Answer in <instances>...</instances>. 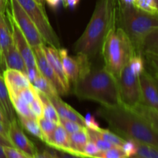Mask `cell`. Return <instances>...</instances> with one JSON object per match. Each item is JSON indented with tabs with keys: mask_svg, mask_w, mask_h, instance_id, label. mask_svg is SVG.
Masks as SVG:
<instances>
[{
	"mask_svg": "<svg viewBox=\"0 0 158 158\" xmlns=\"http://www.w3.org/2000/svg\"><path fill=\"white\" fill-rule=\"evenodd\" d=\"M97 114L104 119L115 134L124 140H132L158 148V132L130 108L120 104L101 106Z\"/></svg>",
	"mask_w": 158,
	"mask_h": 158,
	"instance_id": "6da1fadb",
	"label": "cell"
},
{
	"mask_svg": "<svg viewBox=\"0 0 158 158\" xmlns=\"http://www.w3.org/2000/svg\"><path fill=\"white\" fill-rule=\"evenodd\" d=\"M116 0H97L92 17L73 46L76 53L89 60L100 53L105 36L115 23Z\"/></svg>",
	"mask_w": 158,
	"mask_h": 158,
	"instance_id": "7a4b0ae2",
	"label": "cell"
},
{
	"mask_svg": "<svg viewBox=\"0 0 158 158\" xmlns=\"http://www.w3.org/2000/svg\"><path fill=\"white\" fill-rule=\"evenodd\" d=\"M73 94L81 100L96 101L104 106L121 104L117 79L104 66L92 68L73 84Z\"/></svg>",
	"mask_w": 158,
	"mask_h": 158,
	"instance_id": "3957f363",
	"label": "cell"
},
{
	"mask_svg": "<svg viewBox=\"0 0 158 158\" xmlns=\"http://www.w3.org/2000/svg\"><path fill=\"white\" fill-rule=\"evenodd\" d=\"M115 23L127 34L137 55L140 53L145 39L158 29L157 15L147 13L134 6H123L118 0H116Z\"/></svg>",
	"mask_w": 158,
	"mask_h": 158,
	"instance_id": "277c9868",
	"label": "cell"
},
{
	"mask_svg": "<svg viewBox=\"0 0 158 158\" xmlns=\"http://www.w3.org/2000/svg\"><path fill=\"white\" fill-rule=\"evenodd\" d=\"M100 53L104 62V67L116 79L131 57L137 55L127 34L116 23L105 36Z\"/></svg>",
	"mask_w": 158,
	"mask_h": 158,
	"instance_id": "5b68a950",
	"label": "cell"
},
{
	"mask_svg": "<svg viewBox=\"0 0 158 158\" xmlns=\"http://www.w3.org/2000/svg\"><path fill=\"white\" fill-rule=\"evenodd\" d=\"M26 13L32 19L46 45L56 49L61 48L60 39L51 26L44 6L39 5L35 0H16Z\"/></svg>",
	"mask_w": 158,
	"mask_h": 158,
	"instance_id": "8992f818",
	"label": "cell"
},
{
	"mask_svg": "<svg viewBox=\"0 0 158 158\" xmlns=\"http://www.w3.org/2000/svg\"><path fill=\"white\" fill-rule=\"evenodd\" d=\"M121 104L132 109L140 103L139 77L133 72L128 62L117 78Z\"/></svg>",
	"mask_w": 158,
	"mask_h": 158,
	"instance_id": "52a82bcc",
	"label": "cell"
},
{
	"mask_svg": "<svg viewBox=\"0 0 158 158\" xmlns=\"http://www.w3.org/2000/svg\"><path fill=\"white\" fill-rule=\"evenodd\" d=\"M8 9L32 49L46 44L36 26L16 0H9Z\"/></svg>",
	"mask_w": 158,
	"mask_h": 158,
	"instance_id": "ba28073f",
	"label": "cell"
},
{
	"mask_svg": "<svg viewBox=\"0 0 158 158\" xmlns=\"http://www.w3.org/2000/svg\"><path fill=\"white\" fill-rule=\"evenodd\" d=\"M6 15L8 19L9 25H10L11 31H12V40L15 47L19 52L22 58L23 59L26 64V69H32V68H37L36 63H35V56L33 54L32 48L28 43L27 40L25 38L23 34L19 29L18 26L16 25L15 22L12 19L9 9H6Z\"/></svg>",
	"mask_w": 158,
	"mask_h": 158,
	"instance_id": "9c48e42d",
	"label": "cell"
},
{
	"mask_svg": "<svg viewBox=\"0 0 158 158\" xmlns=\"http://www.w3.org/2000/svg\"><path fill=\"white\" fill-rule=\"evenodd\" d=\"M8 138L14 148L21 151L30 158L33 157L38 151L34 143L23 132L18 119L9 122L8 126Z\"/></svg>",
	"mask_w": 158,
	"mask_h": 158,
	"instance_id": "30bf717a",
	"label": "cell"
},
{
	"mask_svg": "<svg viewBox=\"0 0 158 158\" xmlns=\"http://www.w3.org/2000/svg\"><path fill=\"white\" fill-rule=\"evenodd\" d=\"M140 103L158 110L157 79L144 70L139 76Z\"/></svg>",
	"mask_w": 158,
	"mask_h": 158,
	"instance_id": "8fae6325",
	"label": "cell"
},
{
	"mask_svg": "<svg viewBox=\"0 0 158 158\" xmlns=\"http://www.w3.org/2000/svg\"><path fill=\"white\" fill-rule=\"evenodd\" d=\"M44 45V44H43ZM36 46V47L32 48L33 54L35 56V63H36V66L38 68L40 73L45 77L47 80H49L52 86L56 89L59 95H66V92L63 89L58 77H56V73H54L53 69H52L51 66L49 65V62L47 61L45 56L44 51H43V46Z\"/></svg>",
	"mask_w": 158,
	"mask_h": 158,
	"instance_id": "7c38bea8",
	"label": "cell"
},
{
	"mask_svg": "<svg viewBox=\"0 0 158 158\" xmlns=\"http://www.w3.org/2000/svg\"><path fill=\"white\" fill-rule=\"evenodd\" d=\"M43 48L46 60L49 62V65L53 69L56 77H58L64 91L66 94H68L70 91V84H69L64 70H63L61 58H60V53H59V49L46 44L43 45Z\"/></svg>",
	"mask_w": 158,
	"mask_h": 158,
	"instance_id": "4fadbf2b",
	"label": "cell"
},
{
	"mask_svg": "<svg viewBox=\"0 0 158 158\" xmlns=\"http://www.w3.org/2000/svg\"><path fill=\"white\" fill-rule=\"evenodd\" d=\"M2 77L8 91L15 94H18L21 89L32 86L26 74L16 69H6L2 72Z\"/></svg>",
	"mask_w": 158,
	"mask_h": 158,
	"instance_id": "5bb4252c",
	"label": "cell"
},
{
	"mask_svg": "<svg viewBox=\"0 0 158 158\" xmlns=\"http://www.w3.org/2000/svg\"><path fill=\"white\" fill-rule=\"evenodd\" d=\"M48 98L49 99V100L52 103V105L55 106L60 118L71 120V121H73L79 123L82 127H85L84 117L81 114H79L77 111H76L73 108L71 107L69 105L65 103L60 98V96H57V97H48Z\"/></svg>",
	"mask_w": 158,
	"mask_h": 158,
	"instance_id": "9a60e30c",
	"label": "cell"
},
{
	"mask_svg": "<svg viewBox=\"0 0 158 158\" xmlns=\"http://www.w3.org/2000/svg\"><path fill=\"white\" fill-rule=\"evenodd\" d=\"M63 70L66 76L69 84H73L77 81L80 77V65L77 56H69L67 49L60 48L59 49Z\"/></svg>",
	"mask_w": 158,
	"mask_h": 158,
	"instance_id": "2e32d148",
	"label": "cell"
},
{
	"mask_svg": "<svg viewBox=\"0 0 158 158\" xmlns=\"http://www.w3.org/2000/svg\"><path fill=\"white\" fill-rule=\"evenodd\" d=\"M47 146L52 149L72 154V150L69 146V134L60 123L57 125L52 134V140Z\"/></svg>",
	"mask_w": 158,
	"mask_h": 158,
	"instance_id": "e0dca14e",
	"label": "cell"
},
{
	"mask_svg": "<svg viewBox=\"0 0 158 158\" xmlns=\"http://www.w3.org/2000/svg\"><path fill=\"white\" fill-rule=\"evenodd\" d=\"M6 69H16L26 74V66L23 59L13 44L11 45L3 57Z\"/></svg>",
	"mask_w": 158,
	"mask_h": 158,
	"instance_id": "ac0fdd59",
	"label": "cell"
},
{
	"mask_svg": "<svg viewBox=\"0 0 158 158\" xmlns=\"http://www.w3.org/2000/svg\"><path fill=\"white\" fill-rule=\"evenodd\" d=\"M0 110L2 111L9 122L17 119L16 114L14 110L13 106L9 99V92L1 73H0Z\"/></svg>",
	"mask_w": 158,
	"mask_h": 158,
	"instance_id": "d6986e66",
	"label": "cell"
},
{
	"mask_svg": "<svg viewBox=\"0 0 158 158\" xmlns=\"http://www.w3.org/2000/svg\"><path fill=\"white\" fill-rule=\"evenodd\" d=\"M69 140L73 155L82 157L83 148L89 141L86 127H83L77 132L69 134Z\"/></svg>",
	"mask_w": 158,
	"mask_h": 158,
	"instance_id": "ffe728a7",
	"label": "cell"
},
{
	"mask_svg": "<svg viewBox=\"0 0 158 158\" xmlns=\"http://www.w3.org/2000/svg\"><path fill=\"white\" fill-rule=\"evenodd\" d=\"M12 44H13V40H12L10 25L8 21L6 13H1L0 14V49L2 57H4L8 49Z\"/></svg>",
	"mask_w": 158,
	"mask_h": 158,
	"instance_id": "44dd1931",
	"label": "cell"
},
{
	"mask_svg": "<svg viewBox=\"0 0 158 158\" xmlns=\"http://www.w3.org/2000/svg\"><path fill=\"white\" fill-rule=\"evenodd\" d=\"M133 111L144 120L154 131L158 132V110L140 103L132 108Z\"/></svg>",
	"mask_w": 158,
	"mask_h": 158,
	"instance_id": "7402d4cb",
	"label": "cell"
},
{
	"mask_svg": "<svg viewBox=\"0 0 158 158\" xmlns=\"http://www.w3.org/2000/svg\"><path fill=\"white\" fill-rule=\"evenodd\" d=\"M8 92H9L11 103L17 116L36 119L31 111L29 105L18 94H15L11 91H8Z\"/></svg>",
	"mask_w": 158,
	"mask_h": 158,
	"instance_id": "603a6c76",
	"label": "cell"
},
{
	"mask_svg": "<svg viewBox=\"0 0 158 158\" xmlns=\"http://www.w3.org/2000/svg\"><path fill=\"white\" fill-rule=\"evenodd\" d=\"M16 117L19 120V124L21 125L23 129L26 130L31 135L40 139L41 141L44 142V137H43V133H42L41 130H40V127L39 126L36 119L29 118V117L17 115Z\"/></svg>",
	"mask_w": 158,
	"mask_h": 158,
	"instance_id": "cb8c5ba5",
	"label": "cell"
},
{
	"mask_svg": "<svg viewBox=\"0 0 158 158\" xmlns=\"http://www.w3.org/2000/svg\"><path fill=\"white\" fill-rule=\"evenodd\" d=\"M32 86L39 92L43 93L48 97H54L60 96L52 83L46 80L41 73L39 74L32 83Z\"/></svg>",
	"mask_w": 158,
	"mask_h": 158,
	"instance_id": "d4e9b609",
	"label": "cell"
},
{
	"mask_svg": "<svg viewBox=\"0 0 158 158\" xmlns=\"http://www.w3.org/2000/svg\"><path fill=\"white\" fill-rule=\"evenodd\" d=\"M38 94L40 100H41L42 103H43V117L44 118L47 119V120H49L51 121L54 122V123H57V124H60V118L59 117L58 113H57L55 106L52 105L49 99L45 94H43L41 92H39V91Z\"/></svg>",
	"mask_w": 158,
	"mask_h": 158,
	"instance_id": "484cf974",
	"label": "cell"
},
{
	"mask_svg": "<svg viewBox=\"0 0 158 158\" xmlns=\"http://www.w3.org/2000/svg\"><path fill=\"white\" fill-rule=\"evenodd\" d=\"M36 120L40 127V130L43 133V137H44V143L46 145H48L50 143L51 140H52V134H53L54 131H55L58 124L51 121V120L44 118L43 117H39Z\"/></svg>",
	"mask_w": 158,
	"mask_h": 158,
	"instance_id": "4316f807",
	"label": "cell"
},
{
	"mask_svg": "<svg viewBox=\"0 0 158 158\" xmlns=\"http://www.w3.org/2000/svg\"><path fill=\"white\" fill-rule=\"evenodd\" d=\"M136 143L135 157L143 158H158V148L148 143L137 142Z\"/></svg>",
	"mask_w": 158,
	"mask_h": 158,
	"instance_id": "83f0119b",
	"label": "cell"
},
{
	"mask_svg": "<svg viewBox=\"0 0 158 158\" xmlns=\"http://www.w3.org/2000/svg\"><path fill=\"white\" fill-rule=\"evenodd\" d=\"M95 131L101 138L106 140V141H108L109 143H112L114 146L121 147L122 148L123 143H125V140H124V139L122 138V137H120L119 135H117V134H115L114 132L109 131V130L100 128L98 131Z\"/></svg>",
	"mask_w": 158,
	"mask_h": 158,
	"instance_id": "f1b7e54d",
	"label": "cell"
},
{
	"mask_svg": "<svg viewBox=\"0 0 158 158\" xmlns=\"http://www.w3.org/2000/svg\"><path fill=\"white\" fill-rule=\"evenodd\" d=\"M87 129V128H86ZM87 133H88V137H89V141L93 142L96 146L98 148V149L100 151H104L106 150H109L110 148H114V147H117L113 145L112 143H109L106 140H103V138L100 137L98 134H97L95 131H93V130L87 129Z\"/></svg>",
	"mask_w": 158,
	"mask_h": 158,
	"instance_id": "f546056e",
	"label": "cell"
},
{
	"mask_svg": "<svg viewBox=\"0 0 158 158\" xmlns=\"http://www.w3.org/2000/svg\"><path fill=\"white\" fill-rule=\"evenodd\" d=\"M134 6L147 13L157 15V4L153 0H135Z\"/></svg>",
	"mask_w": 158,
	"mask_h": 158,
	"instance_id": "4dcf8cb0",
	"label": "cell"
},
{
	"mask_svg": "<svg viewBox=\"0 0 158 158\" xmlns=\"http://www.w3.org/2000/svg\"><path fill=\"white\" fill-rule=\"evenodd\" d=\"M92 158H127L121 147H114L109 150L100 151Z\"/></svg>",
	"mask_w": 158,
	"mask_h": 158,
	"instance_id": "1f68e13d",
	"label": "cell"
},
{
	"mask_svg": "<svg viewBox=\"0 0 158 158\" xmlns=\"http://www.w3.org/2000/svg\"><path fill=\"white\" fill-rule=\"evenodd\" d=\"M130 66L131 68L132 69L133 72L139 76L141 74V73L143 72L145 69L144 68V63H143V60L142 59V57L140 55H134L129 61Z\"/></svg>",
	"mask_w": 158,
	"mask_h": 158,
	"instance_id": "d6a6232c",
	"label": "cell"
},
{
	"mask_svg": "<svg viewBox=\"0 0 158 158\" xmlns=\"http://www.w3.org/2000/svg\"><path fill=\"white\" fill-rule=\"evenodd\" d=\"M18 94L28 103V104H29V103L38 96V91H37L36 89H35V87L32 85V86H29V87L24 88V89H21V90L18 93Z\"/></svg>",
	"mask_w": 158,
	"mask_h": 158,
	"instance_id": "836d02e7",
	"label": "cell"
},
{
	"mask_svg": "<svg viewBox=\"0 0 158 158\" xmlns=\"http://www.w3.org/2000/svg\"><path fill=\"white\" fill-rule=\"evenodd\" d=\"M60 123L63 126V127L64 128L65 131L67 132L68 134H72L81 130L83 127H82L81 125L76 123V122L62 118L60 119Z\"/></svg>",
	"mask_w": 158,
	"mask_h": 158,
	"instance_id": "e575fe53",
	"label": "cell"
},
{
	"mask_svg": "<svg viewBox=\"0 0 158 158\" xmlns=\"http://www.w3.org/2000/svg\"><path fill=\"white\" fill-rule=\"evenodd\" d=\"M29 108H30L31 111L35 118H39V117H43V103H42L41 100H40L39 94L30 103H29Z\"/></svg>",
	"mask_w": 158,
	"mask_h": 158,
	"instance_id": "d590c367",
	"label": "cell"
},
{
	"mask_svg": "<svg viewBox=\"0 0 158 158\" xmlns=\"http://www.w3.org/2000/svg\"><path fill=\"white\" fill-rule=\"evenodd\" d=\"M2 149L6 158H30L14 147H2Z\"/></svg>",
	"mask_w": 158,
	"mask_h": 158,
	"instance_id": "8d00e7d4",
	"label": "cell"
},
{
	"mask_svg": "<svg viewBox=\"0 0 158 158\" xmlns=\"http://www.w3.org/2000/svg\"><path fill=\"white\" fill-rule=\"evenodd\" d=\"M100 152L97 146L93 142L88 141L83 148L82 157L83 158H92Z\"/></svg>",
	"mask_w": 158,
	"mask_h": 158,
	"instance_id": "74e56055",
	"label": "cell"
},
{
	"mask_svg": "<svg viewBox=\"0 0 158 158\" xmlns=\"http://www.w3.org/2000/svg\"><path fill=\"white\" fill-rule=\"evenodd\" d=\"M122 149L123 150L127 158L134 156L136 154V149H137L135 141L132 140H126L125 143L122 146Z\"/></svg>",
	"mask_w": 158,
	"mask_h": 158,
	"instance_id": "f35d334b",
	"label": "cell"
},
{
	"mask_svg": "<svg viewBox=\"0 0 158 158\" xmlns=\"http://www.w3.org/2000/svg\"><path fill=\"white\" fill-rule=\"evenodd\" d=\"M83 117H84L85 127L87 129L93 130V131H98L100 129V126H99L98 123L96 120L94 116H93L90 114H87Z\"/></svg>",
	"mask_w": 158,
	"mask_h": 158,
	"instance_id": "ab89813d",
	"label": "cell"
},
{
	"mask_svg": "<svg viewBox=\"0 0 158 158\" xmlns=\"http://www.w3.org/2000/svg\"><path fill=\"white\" fill-rule=\"evenodd\" d=\"M51 149L52 150H50V151H49L54 156V157H56V158H83V157H78V156L68 154V153L63 152V151H57V150L52 149V148H51Z\"/></svg>",
	"mask_w": 158,
	"mask_h": 158,
	"instance_id": "60d3db41",
	"label": "cell"
},
{
	"mask_svg": "<svg viewBox=\"0 0 158 158\" xmlns=\"http://www.w3.org/2000/svg\"><path fill=\"white\" fill-rule=\"evenodd\" d=\"M40 71H39L38 68H32V69H26V75L28 77L30 83H32V81L35 79V77L40 74Z\"/></svg>",
	"mask_w": 158,
	"mask_h": 158,
	"instance_id": "b9f144b4",
	"label": "cell"
},
{
	"mask_svg": "<svg viewBox=\"0 0 158 158\" xmlns=\"http://www.w3.org/2000/svg\"><path fill=\"white\" fill-rule=\"evenodd\" d=\"M32 158H56L54 157L50 152H49L48 150H45L43 152H39L37 151L36 154L34 155V157Z\"/></svg>",
	"mask_w": 158,
	"mask_h": 158,
	"instance_id": "7bdbcfd3",
	"label": "cell"
},
{
	"mask_svg": "<svg viewBox=\"0 0 158 158\" xmlns=\"http://www.w3.org/2000/svg\"><path fill=\"white\" fill-rule=\"evenodd\" d=\"M79 2H80V0H63V2L65 7L69 9H75Z\"/></svg>",
	"mask_w": 158,
	"mask_h": 158,
	"instance_id": "ee69618b",
	"label": "cell"
},
{
	"mask_svg": "<svg viewBox=\"0 0 158 158\" xmlns=\"http://www.w3.org/2000/svg\"><path fill=\"white\" fill-rule=\"evenodd\" d=\"M44 2H46L48 6L52 9H56L60 5L63 3V0H44Z\"/></svg>",
	"mask_w": 158,
	"mask_h": 158,
	"instance_id": "f6af8a7d",
	"label": "cell"
},
{
	"mask_svg": "<svg viewBox=\"0 0 158 158\" xmlns=\"http://www.w3.org/2000/svg\"><path fill=\"white\" fill-rule=\"evenodd\" d=\"M0 146L2 147H13L9 139L5 137L4 136L0 134Z\"/></svg>",
	"mask_w": 158,
	"mask_h": 158,
	"instance_id": "bcb514c9",
	"label": "cell"
},
{
	"mask_svg": "<svg viewBox=\"0 0 158 158\" xmlns=\"http://www.w3.org/2000/svg\"><path fill=\"white\" fill-rule=\"evenodd\" d=\"M8 126L9 125H6V123L0 121V134L7 139H9L8 138Z\"/></svg>",
	"mask_w": 158,
	"mask_h": 158,
	"instance_id": "7dc6e473",
	"label": "cell"
},
{
	"mask_svg": "<svg viewBox=\"0 0 158 158\" xmlns=\"http://www.w3.org/2000/svg\"><path fill=\"white\" fill-rule=\"evenodd\" d=\"M9 0H0V14L6 13Z\"/></svg>",
	"mask_w": 158,
	"mask_h": 158,
	"instance_id": "c3c4849f",
	"label": "cell"
},
{
	"mask_svg": "<svg viewBox=\"0 0 158 158\" xmlns=\"http://www.w3.org/2000/svg\"><path fill=\"white\" fill-rule=\"evenodd\" d=\"M0 121H2V123H6V125H9V121L7 120V118L6 117V116L4 115V114L2 113V111L0 110Z\"/></svg>",
	"mask_w": 158,
	"mask_h": 158,
	"instance_id": "681fc988",
	"label": "cell"
},
{
	"mask_svg": "<svg viewBox=\"0 0 158 158\" xmlns=\"http://www.w3.org/2000/svg\"><path fill=\"white\" fill-rule=\"evenodd\" d=\"M4 67H5V65H4V60H3V57L2 55V52H1V49H0V71H4Z\"/></svg>",
	"mask_w": 158,
	"mask_h": 158,
	"instance_id": "f907efd6",
	"label": "cell"
},
{
	"mask_svg": "<svg viewBox=\"0 0 158 158\" xmlns=\"http://www.w3.org/2000/svg\"><path fill=\"white\" fill-rule=\"evenodd\" d=\"M0 158H6L4 152H3V149L2 146H0Z\"/></svg>",
	"mask_w": 158,
	"mask_h": 158,
	"instance_id": "816d5d0a",
	"label": "cell"
},
{
	"mask_svg": "<svg viewBox=\"0 0 158 158\" xmlns=\"http://www.w3.org/2000/svg\"><path fill=\"white\" fill-rule=\"evenodd\" d=\"M35 1L39 5H40V6H44V2H45L44 0H35Z\"/></svg>",
	"mask_w": 158,
	"mask_h": 158,
	"instance_id": "f5cc1de1",
	"label": "cell"
},
{
	"mask_svg": "<svg viewBox=\"0 0 158 158\" xmlns=\"http://www.w3.org/2000/svg\"><path fill=\"white\" fill-rule=\"evenodd\" d=\"M128 158H143V157H135V156H132V157H130Z\"/></svg>",
	"mask_w": 158,
	"mask_h": 158,
	"instance_id": "db71d44e",
	"label": "cell"
},
{
	"mask_svg": "<svg viewBox=\"0 0 158 158\" xmlns=\"http://www.w3.org/2000/svg\"><path fill=\"white\" fill-rule=\"evenodd\" d=\"M153 1H154L156 4H157V0H153Z\"/></svg>",
	"mask_w": 158,
	"mask_h": 158,
	"instance_id": "11a10c76",
	"label": "cell"
}]
</instances>
